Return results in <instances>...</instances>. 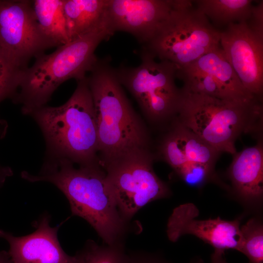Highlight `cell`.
I'll return each mask as SVG.
<instances>
[{"label": "cell", "instance_id": "cell-4", "mask_svg": "<svg viewBox=\"0 0 263 263\" xmlns=\"http://www.w3.org/2000/svg\"><path fill=\"white\" fill-rule=\"evenodd\" d=\"M173 119L217 151L234 155L235 142L243 133L261 132L262 100L244 102L223 99L181 89Z\"/></svg>", "mask_w": 263, "mask_h": 263}, {"label": "cell", "instance_id": "cell-15", "mask_svg": "<svg viewBox=\"0 0 263 263\" xmlns=\"http://www.w3.org/2000/svg\"><path fill=\"white\" fill-rule=\"evenodd\" d=\"M50 223V216L44 214L35 222L34 232L20 237L0 230V238L9 244L12 263H75V256L68 255L59 244L60 225L53 227Z\"/></svg>", "mask_w": 263, "mask_h": 263}, {"label": "cell", "instance_id": "cell-23", "mask_svg": "<svg viewBox=\"0 0 263 263\" xmlns=\"http://www.w3.org/2000/svg\"><path fill=\"white\" fill-rule=\"evenodd\" d=\"M127 263H169L154 255L139 252L128 254Z\"/></svg>", "mask_w": 263, "mask_h": 263}, {"label": "cell", "instance_id": "cell-11", "mask_svg": "<svg viewBox=\"0 0 263 263\" xmlns=\"http://www.w3.org/2000/svg\"><path fill=\"white\" fill-rule=\"evenodd\" d=\"M56 46L42 32L32 0H0V49L24 67Z\"/></svg>", "mask_w": 263, "mask_h": 263}, {"label": "cell", "instance_id": "cell-12", "mask_svg": "<svg viewBox=\"0 0 263 263\" xmlns=\"http://www.w3.org/2000/svg\"><path fill=\"white\" fill-rule=\"evenodd\" d=\"M176 77L189 92L216 98L248 102L259 99L244 87L221 46L177 71Z\"/></svg>", "mask_w": 263, "mask_h": 263}, {"label": "cell", "instance_id": "cell-5", "mask_svg": "<svg viewBox=\"0 0 263 263\" xmlns=\"http://www.w3.org/2000/svg\"><path fill=\"white\" fill-rule=\"evenodd\" d=\"M71 97L58 107L32 112L46 141L47 153L80 165L99 163L94 106L87 76L77 81Z\"/></svg>", "mask_w": 263, "mask_h": 263}, {"label": "cell", "instance_id": "cell-7", "mask_svg": "<svg viewBox=\"0 0 263 263\" xmlns=\"http://www.w3.org/2000/svg\"><path fill=\"white\" fill-rule=\"evenodd\" d=\"M140 57L137 67L115 69L118 81L151 123L171 122L177 114L181 93L175 83L177 67L167 60H156L145 48Z\"/></svg>", "mask_w": 263, "mask_h": 263}, {"label": "cell", "instance_id": "cell-22", "mask_svg": "<svg viewBox=\"0 0 263 263\" xmlns=\"http://www.w3.org/2000/svg\"><path fill=\"white\" fill-rule=\"evenodd\" d=\"M26 68L0 49V102L15 96Z\"/></svg>", "mask_w": 263, "mask_h": 263}, {"label": "cell", "instance_id": "cell-26", "mask_svg": "<svg viewBox=\"0 0 263 263\" xmlns=\"http://www.w3.org/2000/svg\"><path fill=\"white\" fill-rule=\"evenodd\" d=\"M0 263H12L8 252L0 251Z\"/></svg>", "mask_w": 263, "mask_h": 263}, {"label": "cell", "instance_id": "cell-1", "mask_svg": "<svg viewBox=\"0 0 263 263\" xmlns=\"http://www.w3.org/2000/svg\"><path fill=\"white\" fill-rule=\"evenodd\" d=\"M77 165L68 159L46 154L37 174L23 171L21 177L30 182L53 184L66 197L72 215L86 221L105 244H124L128 222L119 213L105 170L99 163Z\"/></svg>", "mask_w": 263, "mask_h": 263}, {"label": "cell", "instance_id": "cell-21", "mask_svg": "<svg viewBox=\"0 0 263 263\" xmlns=\"http://www.w3.org/2000/svg\"><path fill=\"white\" fill-rule=\"evenodd\" d=\"M238 251L250 263H263V225L260 218L253 217L240 226Z\"/></svg>", "mask_w": 263, "mask_h": 263}, {"label": "cell", "instance_id": "cell-18", "mask_svg": "<svg viewBox=\"0 0 263 263\" xmlns=\"http://www.w3.org/2000/svg\"><path fill=\"white\" fill-rule=\"evenodd\" d=\"M214 27H226L231 23L247 21L250 17L253 5L251 0H193Z\"/></svg>", "mask_w": 263, "mask_h": 263}, {"label": "cell", "instance_id": "cell-19", "mask_svg": "<svg viewBox=\"0 0 263 263\" xmlns=\"http://www.w3.org/2000/svg\"><path fill=\"white\" fill-rule=\"evenodd\" d=\"M39 26L56 46L69 41L63 10V0H32Z\"/></svg>", "mask_w": 263, "mask_h": 263}, {"label": "cell", "instance_id": "cell-20", "mask_svg": "<svg viewBox=\"0 0 263 263\" xmlns=\"http://www.w3.org/2000/svg\"><path fill=\"white\" fill-rule=\"evenodd\" d=\"M74 256L75 263H127L128 260L124 244L100 245L92 240Z\"/></svg>", "mask_w": 263, "mask_h": 263}, {"label": "cell", "instance_id": "cell-16", "mask_svg": "<svg viewBox=\"0 0 263 263\" xmlns=\"http://www.w3.org/2000/svg\"><path fill=\"white\" fill-rule=\"evenodd\" d=\"M228 170L233 195L246 208L258 210L263 198V145L260 137L254 146L236 152Z\"/></svg>", "mask_w": 263, "mask_h": 263}, {"label": "cell", "instance_id": "cell-2", "mask_svg": "<svg viewBox=\"0 0 263 263\" xmlns=\"http://www.w3.org/2000/svg\"><path fill=\"white\" fill-rule=\"evenodd\" d=\"M87 79L94 106L100 165L134 149H150L147 128L108 60L98 59Z\"/></svg>", "mask_w": 263, "mask_h": 263}, {"label": "cell", "instance_id": "cell-8", "mask_svg": "<svg viewBox=\"0 0 263 263\" xmlns=\"http://www.w3.org/2000/svg\"><path fill=\"white\" fill-rule=\"evenodd\" d=\"M150 149H136L100 165L122 218L129 222L143 207L171 194L155 173Z\"/></svg>", "mask_w": 263, "mask_h": 263}, {"label": "cell", "instance_id": "cell-9", "mask_svg": "<svg viewBox=\"0 0 263 263\" xmlns=\"http://www.w3.org/2000/svg\"><path fill=\"white\" fill-rule=\"evenodd\" d=\"M220 154L173 119L160 142L156 158L166 162L179 178L191 186L213 181L223 187L214 169Z\"/></svg>", "mask_w": 263, "mask_h": 263}, {"label": "cell", "instance_id": "cell-24", "mask_svg": "<svg viewBox=\"0 0 263 263\" xmlns=\"http://www.w3.org/2000/svg\"><path fill=\"white\" fill-rule=\"evenodd\" d=\"M7 123L4 120L0 119V138H2L6 133ZM13 175L10 168L2 166L0 165V189L4 184L6 179Z\"/></svg>", "mask_w": 263, "mask_h": 263}, {"label": "cell", "instance_id": "cell-25", "mask_svg": "<svg viewBox=\"0 0 263 263\" xmlns=\"http://www.w3.org/2000/svg\"><path fill=\"white\" fill-rule=\"evenodd\" d=\"M224 253L214 251L211 257L210 263H227L223 258Z\"/></svg>", "mask_w": 263, "mask_h": 263}, {"label": "cell", "instance_id": "cell-13", "mask_svg": "<svg viewBox=\"0 0 263 263\" xmlns=\"http://www.w3.org/2000/svg\"><path fill=\"white\" fill-rule=\"evenodd\" d=\"M174 0H107L104 20L113 35L122 31L146 44L169 17Z\"/></svg>", "mask_w": 263, "mask_h": 263}, {"label": "cell", "instance_id": "cell-17", "mask_svg": "<svg viewBox=\"0 0 263 263\" xmlns=\"http://www.w3.org/2000/svg\"><path fill=\"white\" fill-rule=\"evenodd\" d=\"M107 0H63L69 41L91 31L103 21Z\"/></svg>", "mask_w": 263, "mask_h": 263}, {"label": "cell", "instance_id": "cell-14", "mask_svg": "<svg viewBox=\"0 0 263 263\" xmlns=\"http://www.w3.org/2000/svg\"><path fill=\"white\" fill-rule=\"evenodd\" d=\"M199 210L192 203L178 206L172 211L167 225V234L172 242L186 234L194 235L212 246L214 251L238 250L242 218L227 221L216 219L198 220Z\"/></svg>", "mask_w": 263, "mask_h": 263}, {"label": "cell", "instance_id": "cell-6", "mask_svg": "<svg viewBox=\"0 0 263 263\" xmlns=\"http://www.w3.org/2000/svg\"><path fill=\"white\" fill-rule=\"evenodd\" d=\"M220 33L193 0H174L169 17L144 48L178 70L220 47Z\"/></svg>", "mask_w": 263, "mask_h": 263}, {"label": "cell", "instance_id": "cell-10", "mask_svg": "<svg viewBox=\"0 0 263 263\" xmlns=\"http://www.w3.org/2000/svg\"><path fill=\"white\" fill-rule=\"evenodd\" d=\"M220 46L242 84L262 100L263 92V19L252 16L231 23L221 31Z\"/></svg>", "mask_w": 263, "mask_h": 263}, {"label": "cell", "instance_id": "cell-3", "mask_svg": "<svg viewBox=\"0 0 263 263\" xmlns=\"http://www.w3.org/2000/svg\"><path fill=\"white\" fill-rule=\"evenodd\" d=\"M113 34L105 20L79 38L58 47L49 54H41L21 75L18 91L12 98L21 105V111L29 115L51 99L55 91L64 82L86 77L98 59L94 52L98 45Z\"/></svg>", "mask_w": 263, "mask_h": 263}]
</instances>
